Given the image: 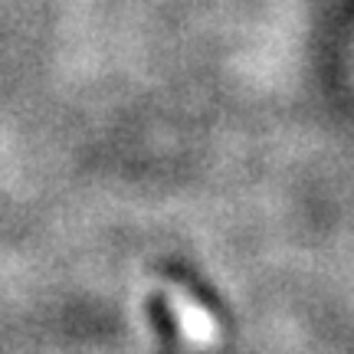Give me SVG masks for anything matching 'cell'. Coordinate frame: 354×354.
<instances>
[{
  "instance_id": "obj_1",
  "label": "cell",
  "mask_w": 354,
  "mask_h": 354,
  "mask_svg": "<svg viewBox=\"0 0 354 354\" xmlns=\"http://www.w3.org/2000/svg\"><path fill=\"white\" fill-rule=\"evenodd\" d=\"M165 295H167V305L174 308L177 322H180V331H184V338L194 344H207L216 338V328H214V318L210 312L203 308L201 302H194L184 289H177V286H165Z\"/></svg>"
}]
</instances>
